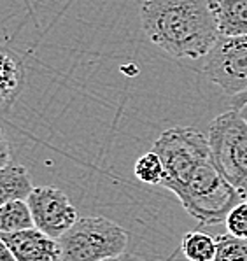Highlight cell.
<instances>
[{
  "instance_id": "2",
  "label": "cell",
  "mask_w": 247,
  "mask_h": 261,
  "mask_svg": "<svg viewBox=\"0 0 247 261\" xmlns=\"http://www.w3.org/2000/svg\"><path fill=\"white\" fill-rule=\"evenodd\" d=\"M212 0H146L141 23L154 46L172 58L198 60L219 39Z\"/></svg>"
},
{
  "instance_id": "18",
  "label": "cell",
  "mask_w": 247,
  "mask_h": 261,
  "mask_svg": "<svg viewBox=\"0 0 247 261\" xmlns=\"http://www.w3.org/2000/svg\"><path fill=\"white\" fill-rule=\"evenodd\" d=\"M16 102V98H13V96L6 95L0 91V112L2 111H9L11 107H13V103Z\"/></svg>"
},
{
  "instance_id": "22",
  "label": "cell",
  "mask_w": 247,
  "mask_h": 261,
  "mask_svg": "<svg viewBox=\"0 0 247 261\" xmlns=\"http://www.w3.org/2000/svg\"><path fill=\"white\" fill-rule=\"evenodd\" d=\"M119 258H116V259H105V261H118Z\"/></svg>"
},
{
  "instance_id": "23",
  "label": "cell",
  "mask_w": 247,
  "mask_h": 261,
  "mask_svg": "<svg viewBox=\"0 0 247 261\" xmlns=\"http://www.w3.org/2000/svg\"><path fill=\"white\" fill-rule=\"evenodd\" d=\"M244 202H247V195H245V196H244Z\"/></svg>"
},
{
  "instance_id": "15",
  "label": "cell",
  "mask_w": 247,
  "mask_h": 261,
  "mask_svg": "<svg viewBox=\"0 0 247 261\" xmlns=\"http://www.w3.org/2000/svg\"><path fill=\"white\" fill-rule=\"evenodd\" d=\"M225 224L230 235L247 239V202H240L238 205H235L226 216Z\"/></svg>"
},
{
  "instance_id": "13",
  "label": "cell",
  "mask_w": 247,
  "mask_h": 261,
  "mask_svg": "<svg viewBox=\"0 0 247 261\" xmlns=\"http://www.w3.org/2000/svg\"><path fill=\"white\" fill-rule=\"evenodd\" d=\"M133 174L141 182L151 184V186H161L163 175H165V168H163L161 158L153 149L149 152H144V154L135 162Z\"/></svg>"
},
{
  "instance_id": "7",
  "label": "cell",
  "mask_w": 247,
  "mask_h": 261,
  "mask_svg": "<svg viewBox=\"0 0 247 261\" xmlns=\"http://www.w3.org/2000/svg\"><path fill=\"white\" fill-rule=\"evenodd\" d=\"M13 251L16 261H62V247L57 239L42 233L37 228L2 235Z\"/></svg>"
},
{
  "instance_id": "19",
  "label": "cell",
  "mask_w": 247,
  "mask_h": 261,
  "mask_svg": "<svg viewBox=\"0 0 247 261\" xmlns=\"http://www.w3.org/2000/svg\"><path fill=\"white\" fill-rule=\"evenodd\" d=\"M247 103V91H244V93H240V95H237V96H233L232 98V109H242Z\"/></svg>"
},
{
  "instance_id": "4",
  "label": "cell",
  "mask_w": 247,
  "mask_h": 261,
  "mask_svg": "<svg viewBox=\"0 0 247 261\" xmlns=\"http://www.w3.org/2000/svg\"><path fill=\"white\" fill-rule=\"evenodd\" d=\"M207 137L217 170L244 198L247 195V121L240 111L232 109L214 118Z\"/></svg>"
},
{
  "instance_id": "17",
  "label": "cell",
  "mask_w": 247,
  "mask_h": 261,
  "mask_svg": "<svg viewBox=\"0 0 247 261\" xmlns=\"http://www.w3.org/2000/svg\"><path fill=\"white\" fill-rule=\"evenodd\" d=\"M0 261H16L13 256V251L7 246L6 240L2 239V235H0Z\"/></svg>"
},
{
  "instance_id": "12",
  "label": "cell",
  "mask_w": 247,
  "mask_h": 261,
  "mask_svg": "<svg viewBox=\"0 0 247 261\" xmlns=\"http://www.w3.org/2000/svg\"><path fill=\"white\" fill-rule=\"evenodd\" d=\"M216 249V237L204 231H188L182 237L181 252L188 261H214Z\"/></svg>"
},
{
  "instance_id": "6",
  "label": "cell",
  "mask_w": 247,
  "mask_h": 261,
  "mask_svg": "<svg viewBox=\"0 0 247 261\" xmlns=\"http://www.w3.org/2000/svg\"><path fill=\"white\" fill-rule=\"evenodd\" d=\"M29 207L37 230L49 235L51 239H60L74 226L77 221V211L62 190L53 186L34 188L29 196Z\"/></svg>"
},
{
  "instance_id": "20",
  "label": "cell",
  "mask_w": 247,
  "mask_h": 261,
  "mask_svg": "<svg viewBox=\"0 0 247 261\" xmlns=\"http://www.w3.org/2000/svg\"><path fill=\"white\" fill-rule=\"evenodd\" d=\"M118 261H144V259H142L141 256H137V254H131V252H125V254H123Z\"/></svg>"
},
{
  "instance_id": "1",
  "label": "cell",
  "mask_w": 247,
  "mask_h": 261,
  "mask_svg": "<svg viewBox=\"0 0 247 261\" xmlns=\"http://www.w3.org/2000/svg\"><path fill=\"white\" fill-rule=\"evenodd\" d=\"M163 162L161 186L181 200L200 224L225 223L230 211L244 202L217 170L209 137L193 126L165 130L153 146Z\"/></svg>"
},
{
  "instance_id": "3",
  "label": "cell",
  "mask_w": 247,
  "mask_h": 261,
  "mask_svg": "<svg viewBox=\"0 0 247 261\" xmlns=\"http://www.w3.org/2000/svg\"><path fill=\"white\" fill-rule=\"evenodd\" d=\"M62 261H105L121 258L128 247V231L118 223L90 216L79 218L58 239Z\"/></svg>"
},
{
  "instance_id": "9",
  "label": "cell",
  "mask_w": 247,
  "mask_h": 261,
  "mask_svg": "<svg viewBox=\"0 0 247 261\" xmlns=\"http://www.w3.org/2000/svg\"><path fill=\"white\" fill-rule=\"evenodd\" d=\"M32 190L34 186L26 167L11 162L0 168V205L14 200H29Z\"/></svg>"
},
{
  "instance_id": "5",
  "label": "cell",
  "mask_w": 247,
  "mask_h": 261,
  "mask_svg": "<svg viewBox=\"0 0 247 261\" xmlns=\"http://www.w3.org/2000/svg\"><path fill=\"white\" fill-rule=\"evenodd\" d=\"M202 72L210 83L233 96L247 91V35L221 37L205 56Z\"/></svg>"
},
{
  "instance_id": "21",
  "label": "cell",
  "mask_w": 247,
  "mask_h": 261,
  "mask_svg": "<svg viewBox=\"0 0 247 261\" xmlns=\"http://www.w3.org/2000/svg\"><path fill=\"white\" fill-rule=\"evenodd\" d=\"M238 111H240L242 118H244V119H245V121H247V103H245V106H244V107H242V109H238Z\"/></svg>"
},
{
  "instance_id": "14",
  "label": "cell",
  "mask_w": 247,
  "mask_h": 261,
  "mask_svg": "<svg viewBox=\"0 0 247 261\" xmlns=\"http://www.w3.org/2000/svg\"><path fill=\"white\" fill-rule=\"evenodd\" d=\"M214 261H247V239H238L230 233L216 237Z\"/></svg>"
},
{
  "instance_id": "11",
  "label": "cell",
  "mask_w": 247,
  "mask_h": 261,
  "mask_svg": "<svg viewBox=\"0 0 247 261\" xmlns=\"http://www.w3.org/2000/svg\"><path fill=\"white\" fill-rule=\"evenodd\" d=\"M25 84V69L19 58L0 47V91L18 98Z\"/></svg>"
},
{
  "instance_id": "8",
  "label": "cell",
  "mask_w": 247,
  "mask_h": 261,
  "mask_svg": "<svg viewBox=\"0 0 247 261\" xmlns=\"http://www.w3.org/2000/svg\"><path fill=\"white\" fill-rule=\"evenodd\" d=\"M210 4L221 37H245L247 0H212Z\"/></svg>"
},
{
  "instance_id": "10",
  "label": "cell",
  "mask_w": 247,
  "mask_h": 261,
  "mask_svg": "<svg viewBox=\"0 0 247 261\" xmlns=\"http://www.w3.org/2000/svg\"><path fill=\"white\" fill-rule=\"evenodd\" d=\"M34 226V218L26 200H14L0 205V235L18 233Z\"/></svg>"
},
{
  "instance_id": "16",
  "label": "cell",
  "mask_w": 247,
  "mask_h": 261,
  "mask_svg": "<svg viewBox=\"0 0 247 261\" xmlns=\"http://www.w3.org/2000/svg\"><path fill=\"white\" fill-rule=\"evenodd\" d=\"M7 163H11V149L6 134H4L2 126H0V168L6 167Z\"/></svg>"
}]
</instances>
